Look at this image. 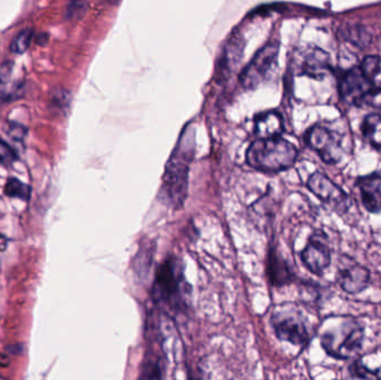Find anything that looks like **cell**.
Wrapping results in <instances>:
<instances>
[{
	"mask_svg": "<svg viewBox=\"0 0 381 380\" xmlns=\"http://www.w3.org/2000/svg\"><path fill=\"white\" fill-rule=\"evenodd\" d=\"M365 329L351 317H338L329 324L321 336V346L334 358L348 360L354 358L362 348Z\"/></svg>",
	"mask_w": 381,
	"mask_h": 380,
	"instance_id": "6da1fadb",
	"label": "cell"
},
{
	"mask_svg": "<svg viewBox=\"0 0 381 380\" xmlns=\"http://www.w3.org/2000/svg\"><path fill=\"white\" fill-rule=\"evenodd\" d=\"M298 154L297 147L280 136L259 139L249 146L247 162L260 172L279 173L293 167Z\"/></svg>",
	"mask_w": 381,
	"mask_h": 380,
	"instance_id": "7a4b0ae2",
	"label": "cell"
},
{
	"mask_svg": "<svg viewBox=\"0 0 381 380\" xmlns=\"http://www.w3.org/2000/svg\"><path fill=\"white\" fill-rule=\"evenodd\" d=\"M184 282L183 272L176 259L165 261L156 272L153 286L154 301L171 309L181 308Z\"/></svg>",
	"mask_w": 381,
	"mask_h": 380,
	"instance_id": "3957f363",
	"label": "cell"
},
{
	"mask_svg": "<svg viewBox=\"0 0 381 380\" xmlns=\"http://www.w3.org/2000/svg\"><path fill=\"white\" fill-rule=\"evenodd\" d=\"M191 158V150L187 152L182 147H178L167 163L163 178V190L173 204H181L187 195V174Z\"/></svg>",
	"mask_w": 381,
	"mask_h": 380,
	"instance_id": "277c9868",
	"label": "cell"
},
{
	"mask_svg": "<svg viewBox=\"0 0 381 380\" xmlns=\"http://www.w3.org/2000/svg\"><path fill=\"white\" fill-rule=\"evenodd\" d=\"M306 143L326 164L339 163L345 154L343 137L326 126H313L306 130Z\"/></svg>",
	"mask_w": 381,
	"mask_h": 380,
	"instance_id": "5b68a950",
	"label": "cell"
},
{
	"mask_svg": "<svg viewBox=\"0 0 381 380\" xmlns=\"http://www.w3.org/2000/svg\"><path fill=\"white\" fill-rule=\"evenodd\" d=\"M308 189L327 206L339 214L347 213L351 203L348 195L334 181L321 172H316L310 176L306 183Z\"/></svg>",
	"mask_w": 381,
	"mask_h": 380,
	"instance_id": "8992f818",
	"label": "cell"
},
{
	"mask_svg": "<svg viewBox=\"0 0 381 380\" xmlns=\"http://www.w3.org/2000/svg\"><path fill=\"white\" fill-rule=\"evenodd\" d=\"M278 44H267L254 56L250 64L245 67L240 76V81L247 89L258 86L272 70L278 61Z\"/></svg>",
	"mask_w": 381,
	"mask_h": 380,
	"instance_id": "52a82bcc",
	"label": "cell"
},
{
	"mask_svg": "<svg viewBox=\"0 0 381 380\" xmlns=\"http://www.w3.org/2000/svg\"><path fill=\"white\" fill-rule=\"evenodd\" d=\"M337 282L347 294H360L369 286L371 271L349 255H343L337 266Z\"/></svg>",
	"mask_w": 381,
	"mask_h": 380,
	"instance_id": "ba28073f",
	"label": "cell"
},
{
	"mask_svg": "<svg viewBox=\"0 0 381 380\" xmlns=\"http://www.w3.org/2000/svg\"><path fill=\"white\" fill-rule=\"evenodd\" d=\"M277 337L295 346H304L309 342V331L306 322L298 314L280 312L272 318Z\"/></svg>",
	"mask_w": 381,
	"mask_h": 380,
	"instance_id": "9c48e42d",
	"label": "cell"
},
{
	"mask_svg": "<svg viewBox=\"0 0 381 380\" xmlns=\"http://www.w3.org/2000/svg\"><path fill=\"white\" fill-rule=\"evenodd\" d=\"M338 89L340 98L345 104L359 106L362 98L373 87L364 75L360 67H351L340 78Z\"/></svg>",
	"mask_w": 381,
	"mask_h": 380,
	"instance_id": "30bf717a",
	"label": "cell"
},
{
	"mask_svg": "<svg viewBox=\"0 0 381 380\" xmlns=\"http://www.w3.org/2000/svg\"><path fill=\"white\" fill-rule=\"evenodd\" d=\"M301 260L306 269L316 275H321L332 264V251L322 234L312 236L301 252Z\"/></svg>",
	"mask_w": 381,
	"mask_h": 380,
	"instance_id": "8fae6325",
	"label": "cell"
},
{
	"mask_svg": "<svg viewBox=\"0 0 381 380\" xmlns=\"http://www.w3.org/2000/svg\"><path fill=\"white\" fill-rule=\"evenodd\" d=\"M300 74L315 79H323L332 73L330 56L319 47L306 48L300 54Z\"/></svg>",
	"mask_w": 381,
	"mask_h": 380,
	"instance_id": "7c38bea8",
	"label": "cell"
},
{
	"mask_svg": "<svg viewBox=\"0 0 381 380\" xmlns=\"http://www.w3.org/2000/svg\"><path fill=\"white\" fill-rule=\"evenodd\" d=\"M357 188L359 189L362 204L371 213L381 212V175L371 173L357 178Z\"/></svg>",
	"mask_w": 381,
	"mask_h": 380,
	"instance_id": "4fadbf2b",
	"label": "cell"
},
{
	"mask_svg": "<svg viewBox=\"0 0 381 380\" xmlns=\"http://www.w3.org/2000/svg\"><path fill=\"white\" fill-rule=\"evenodd\" d=\"M283 117L279 112H265L256 117V134L259 139L278 137L283 133Z\"/></svg>",
	"mask_w": 381,
	"mask_h": 380,
	"instance_id": "5bb4252c",
	"label": "cell"
},
{
	"mask_svg": "<svg viewBox=\"0 0 381 380\" xmlns=\"http://www.w3.org/2000/svg\"><path fill=\"white\" fill-rule=\"evenodd\" d=\"M339 36L356 47H368L373 42V36L367 28L361 25H347L339 28Z\"/></svg>",
	"mask_w": 381,
	"mask_h": 380,
	"instance_id": "9a60e30c",
	"label": "cell"
},
{
	"mask_svg": "<svg viewBox=\"0 0 381 380\" xmlns=\"http://www.w3.org/2000/svg\"><path fill=\"white\" fill-rule=\"evenodd\" d=\"M361 130L366 141L381 152V115H367L362 122Z\"/></svg>",
	"mask_w": 381,
	"mask_h": 380,
	"instance_id": "2e32d148",
	"label": "cell"
},
{
	"mask_svg": "<svg viewBox=\"0 0 381 380\" xmlns=\"http://www.w3.org/2000/svg\"><path fill=\"white\" fill-rule=\"evenodd\" d=\"M359 67L371 86L381 89V57L376 55L367 56Z\"/></svg>",
	"mask_w": 381,
	"mask_h": 380,
	"instance_id": "e0dca14e",
	"label": "cell"
},
{
	"mask_svg": "<svg viewBox=\"0 0 381 380\" xmlns=\"http://www.w3.org/2000/svg\"><path fill=\"white\" fill-rule=\"evenodd\" d=\"M269 268H270L271 281L274 284L282 286L284 283L289 282L291 280V278H293V275H291V272H290L286 261L282 260L280 257L271 254Z\"/></svg>",
	"mask_w": 381,
	"mask_h": 380,
	"instance_id": "ac0fdd59",
	"label": "cell"
},
{
	"mask_svg": "<svg viewBox=\"0 0 381 380\" xmlns=\"http://www.w3.org/2000/svg\"><path fill=\"white\" fill-rule=\"evenodd\" d=\"M33 37V31L31 28H26L20 33H17L10 44L11 53L16 54V55H22V54L26 53L29 50Z\"/></svg>",
	"mask_w": 381,
	"mask_h": 380,
	"instance_id": "d6986e66",
	"label": "cell"
},
{
	"mask_svg": "<svg viewBox=\"0 0 381 380\" xmlns=\"http://www.w3.org/2000/svg\"><path fill=\"white\" fill-rule=\"evenodd\" d=\"M5 193L8 197H20L26 200L29 197V188L17 178H9L5 186Z\"/></svg>",
	"mask_w": 381,
	"mask_h": 380,
	"instance_id": "ffe728a7",
	"label": "cell"
},
{
	"mask_svg": "<svg viewBox=\"0 0 381 380\" xmlns=\"http://www.w3.org/2000/svg\"><path fill=\"white\" fill-rule=\"evenodd\" d=\"M87 3L85 0H70L67 6L66 16L68 20H78L86 14Z\"/></svg>",
	"mask_w": 381,
	"mask_h": 380,
	"instance_id": "44dd1931",
	"label": "cell"
},
{
	"mask_svg": "<svg viewBox=\"0 0 381 380\" xmlns=\"http://www.w3.org/2000/svg\"><path fill=\"white\" fill-rule=\"evenodd\" d=\"M349 372H350L351 377L361 378V379H377L379 378L378 372H373V370H369L365 365L361 364V361H354V364L351 365L349 368Z\"/></svg>",
	"mask_w": 381,
	"mask_h": 380,
	"instance_id": "7402d4cb",
	"label": "cell"
},
{
	"mask_svg": "<svg viewBox=\"0 0 381 380\" xmlns=\"http://www.w3.org/2000/svg\"><path fill=\"white\" fill-rule=\"evenodd\" d=\"M359 106H368L371 109L381 111V89H371L367 94L362 98Z\"/></svg>",
	"mask_w": 381,
	"mask_h": 380,
	"instance_id": "603a6c76",
	"label": "cell"
},
{
	"mask_svg": "<svg viewBox=\"0 0 381 380\" xmlns=\"http://www.w3.org/2000/svg\"><path fill=\"white\" fill-rule=\"evenodd\" d=\"M14 73V63L13 61H5L0 65V91L10 82Z\"/></svg>",
	"mask_w": 381,
	"mask_h": 380,
	"instance_id": "cb8c5ba5",
	"label": "cell"
},
{
	"mask_svg": "<svg viewBox=\"0 0 381 380\" xmlns=\"http://www.w3.org/2000/svg\"><path fill=\"white\" fill-rule=\"evenodd\" d=\"M7 134L15 141H22L26 135V130L25 128H22V126H18V124H10L8 126V130H7Z\"/></svg>",
	"mask_w": 381,
	"mask_h": 380,
	"instance_id": "d4e9b609",
	"label": "cell"
},
{
	"mask_svg": "<svg viewBox=\"0 0 381 380\" xmlns=\"http://www.w3.org/2000/svg\"><path fill=\"white\" fill-rule=\"evenodd\" d=\"M10 364V359L8 358V356L0 354V367H8Z\"/></svg>",
	"mask_w": 381,
	"mask_h": 380,
	"instance_id": "484cf974",
	"label": "cell"
},
{
	"mask_svg": "<svg viewBox=\"0 0 381 380\" xmlns=\"http://www.w3.org/2000/svg\"><path fill=\"white\" fill-rule=\"evenodd\" d=\"M6 247H7V240H6L5 236L0 234V252L5 250Z\"/></svg>",
	"mask_w": 381,
	"mask_h": 380,
	"instance_id": "4316f807",
	"label": "cell"
}]
</instances>
